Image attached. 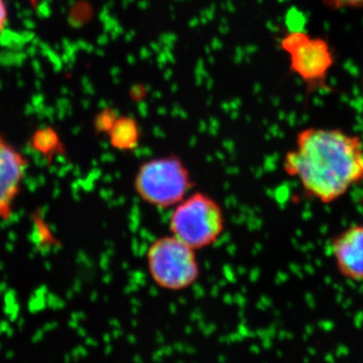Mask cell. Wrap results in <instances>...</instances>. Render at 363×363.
Listing matches in <instances>:
<instances>
[{
	"label": "cell",
	"instance_id": "obj_1",
	"mask_svg": "<svg viewBox=\"0 0 363 363\" xmlns=\"http://www.w3.org/2000/svg\"><path fill=\"white\" fill-rule=\"evenodd\" d=\"M284 169L320 202L336 201L363 181L362 140L340 130L305 128L286 154Z\"/></svg>",
	"mask_w": 363,
	"mask_h": 363
},
{
	"label": "cell",
	"instance_id": "obj_2",
	"mask_svg": "<svg viewBox=\"0 0 363 363\" xmlns=\"http://www.w3.org/2000/svg\"><path fill=\"white\" fill-rule=\"evenodd\" d=\"M169 233L196 252L213 245L225 228L221 205L211 196L191 192L172 210Z\"/></svg>",
	"mask_w": 363,
	"mask_h": 363
},
{
	"label": "cell",
	"instance_id": "obj_3",
	"mask_svg": "<svg viewBox=\"0 0 363 363\" xmlns=\"http://www.w3.org/2000/svg\"><path fill=\"white\" fill-rule=\"evenodd\" d=\"M193 187L192 176L180 157H154L138 167L133 188L143 202L159 209L175 207Z\"/></svg>",
	"mask_w": 363,
	"mask_h": 363
},
{
	"label": "cell",
	"instance_id": "obj_4",
	"mask_svg": "<svg viewBox=\"0 0 363 363\" xmlns=\"http://www.w3.org/2000/svg\"><path fill=\"white\" fill-rule=\"evenodd\" d=\"M145 260L150 278L162 290H186L200 277L196 250L172 234L152 241L147 247Z\"/></svg>",
	"mask_w": 363,
	"mask_h": 363
},
{
	"label": "cell",
	"instance_id": "obj_5",
	"mask_svg": "<svg viewBox=\"0 0 363 363\" xmlns=\"http://www.w3.org/2000/svg\"><path fill=\"white\" fill-rule=\"evenodd\" d=\"M288 54L291 70L308 84L321 83L333 66L334 57L328 43L303 32H291L281 40Z\"/></svg>",
	"mask_w": 363,
	"mask_h": 363
},
{
	"label": "cell",
	"instance_id": "obj_6",
	"mask_svg": "<svg viewBox=\"0 0 363 363\" xmlns=\"http://www.w3.org/2000/svg\"><path fill=\"white\" fill-rule=\"evenodd\" d=\"M28 167V159L0 135V220L11 219Z\"/></svg>",
	"mask_w": 363,
	"mask_h": 363
},
{
	"label": "cell",
	"instance_id": "obj_7",
	"mask_svg": "<svg viewBox=\"0 0 363 363\" xmlns=\"http://www.w3.org/2000/svg\"><path fill=\"white\" fill-rule=\"evenodd\" d=\"M332 255L341 276L363 281V225H353L332 242Z\"/></svg>",
	"mask_w": 363,
	"mask_h": 363
},
{
	"label": "cell",
	"instance_id": "obj_8",
	"mask_svg": "<svg viewBox=\"0 0 363 363\" xmlns=\"http://www.w3.org/2000/svg\"><path fill=\"white\" fill-rule=\"evenodd\" d=\"M107 133L114 149L126 152L138 147L140 130L138 121L133 117H117Z\"/></svg>",
	"mask_w": 363,
	"mask_h": 363
},
{
	"label": "cell",
	"instance_id": "obj_9",
	"mask_svg": "<svg viewBox=\"0 0 363 363\" xmlns=\"http://www.w3.org/2000/svg\"><path fill=\"white\" fill-rule=\"evenodd\" d=\"M59 145L56 133L51 130H40L33 138V147L44 156L54 154Z\"/></svg>",
	"mask_w": 363,
	"mask_h": 363
},
{
	"label": "cell",
	"instance_id": "obj_10",
	"mask_svg": "<svg viewBox=\"0 0 363 363\" xmlns=\"http://www.w3.org/2000/svg\"><path fill=\"white\" fill-rule=\"evenodd\" d=\"M117 116L112 111H105L98 114L95 124L99 131H108L112 124L116 121Z\"/></svg>",
	"mask_w": 363,
	"mask_h": 363
},
{
	"label": "cell",
	"instance_id": "obj_11",
	"mask_svg": "<svg viewBox=\"0 0 363 363\" xmlns=\"http://www.w3.org/2000/svg\"><path fill=\"white\" fill-rule=\"evenodd\" d=\"M330 9H358L363 7V0H323Z\"/></svg>",
	"mask_w": 363,
	"mask_h": 363
},
{
	"label": "cell",
	"instance_id": "obj_12",
	"mask_svg": "<svg viewBox=\"0 0 363 363\" xmlns=\"http://www.w3.org/2000/svg\"><path fill=\"white\" fill-rule=\"evenodd\" d=\"M9 21V9H7L6 0H0V35L6 28Z\"/></svg>",
	"mask_w": 363,
	"mask_h": 363
},
{
	"label": "cell",
	"instance_id": "obj_13",
	"mask_svg": "<svg viewBox=\"0 0 363 363\" xmlns=\"http://www.w3.org/2000/svg\"><path fill=\"white\" fill-rule=\"evenodd\" d=\"M30 2V6H37L38 4H39L40 0H28Z\"/></svg>",
	"mask_w": 363,
	"mask_h": 363
}]
</instances>
